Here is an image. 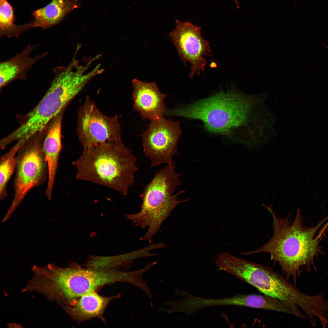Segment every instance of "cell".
Segmentation results:
<instances>
[{
    "label": "cell",
    "instance_id": "obj_23",
    "mask_svg": "<svg viewBox=\"0 0 328 328\" xmlns=\"http://www.w3.org/2000/svg\"><path fill=\"white\" fill-rule=\"evenodd\" d=\"M326 47L327 48V49H328V47H327V46H326Z\"/></svg>",
    "mask_w": 328,
    "mask_h": 328
},
{
    "label": "cell",
    "instance_id": "obj_14",
    "mask_svg": "<svg viewBox=\"0 0 328 328\" xmlns=\"http://www.w3.org/2000/svg\"><path fill=\"white\" fill-rule=\"evenodd\" d=\"M119 296H104L96 291L85 294L79 298L71 305H61L66 312L74 320L79 323L95 317L105 320L103 314L107 306L113 299Z\"/></svg>",
    "mask_w": 328,
    "mask_h": 328
},
{
    "label": "cell",
    "instance_id": "obj_4",
    "mask_svg": "<svg viewBox=\"0 0 328 328\" xmlns=\"http://www.w3.org/2000/svg\"><path fill=\"white\" fill-rule=\"evenodd\" d=\"M220 270L231 274L252 285L265 295L280 300L305 314L315 308L317 299L302 293L286 279L270 268L233 256L226 252L219 254L216 260Z\"/></svg>",
    "mask_w": 328,
    "mask_h": 328
},
{
    "label": "cell",
    "instance_id": "obj_20",
    "mask_svg": "<svg viewBox=\"0 0 328 328\" xmlns=\"http://www.w3.org/2000/svg\"><path fill=\"white\" fill-rule=\"evenodd\" d=\"M20 148L15 144L10 150L0 158V199L3 200L7 195L8 183L16 169V156Z\"/></svg>",
    "mask_w": 328,
    "mask_h": 328
},
{
    "label": "cell",
    "instance_id": "obj_3",
    "mask_svg": "<svg viewBox=\"0 0 328 328\" xmlns=\"http://www.w3.org/2000/svg\"><path fill=\"white\" fill-rule=\"evenodd\" d=\"M136 161L121 140L83 150L73 165L77 179L101 185L125 195L134 181L138 170Z\"/></svg>",
    "mask_w": 328,
    "mask_h": 328
},
{
    "label": "cell",
    "instance_id": "obj_9",
    "mask_svg": "<svg viewBox=\"0 0 328 328\" xmlns=\"http://www.w3.org/2000/svg\"><path fill=\"white\" fill-rule=\"evenodd\" d=\"M77 121V134L83 150L121 140L118 116L104 114L88 97L78 111Z\"/></svg>",
    "mask_w": 328,
    "mask_h": 328
},
{
    "label": "cell",
    "instance_id": "obj_22",
    "mask_svg": "<svg viewBox=\"0 0 328 328\" xmlns=\"http://www.w3.org/2000/svg\"><path fill=\"white\" fill-rule=\"evenodd\" d=\"M139 273H140V272H139ZM140 279H141V278H140ZM139 283H138V284H139ZM138 284L137 285H138Z\"/></svg>",
    "mask_w": 328,
    "mask_h": 328
},
{
    "label": "cell",
    "instance_id": "obj_18",
    "mask_svg": "<svg viewBox=\"0 0 328 328\" xmlns=\"http://www.w3.org/2000/svg\"><path fill=\"white\" fill-rule=\"evenodd\" d=\"M32 23L22 25L15 23L13 8L7 0H0V37L6 36L19 39L25 31L31 29Z\"/></svg>",
    "mask_w": 328,
    "mask_h": 328
},
{
    "label": "cell",
    "instance_id": "obj_5",
    "mask_svg": "<svg viewBox=\"0 0 328 328\" xmlns=\"http://www.w3.org/2000/svg\"><path fill=\"white\" fill-rule=\"evenodd\" d=\"M53 71V78L43 97L11 133L14 140L26 142L43 131L49 122L63 111L86 85L82 74L70 67H57Z\"/></svg>",
    "mask_w": 328,
    "mask_h": 328
},
{
    "label": "cell",
    "instance_id": "obj_25",
    "mask_svg": "<svg viewBox=\"0 0 328 328\" xmlns=\"http://www.w3.org/2000/svg\"><path fill=\"white\" fill-rule=\"evenodd\" d=\"M139 272H140V271H139ZM139 283L138 284H139Z\"/></svg>",
    "mask_w": 328,
    "mask_h": 328
},
{
    "label": "cell",
    "instance_id": "obj_16",
    "mask_svg": "<svg viewBox=\"0 0 328 328\" xmlns=\"http://www.w3.org/2000/svg\"><path fill=\"white\" fill-rule=\"evenodd\" d=\"M79 6L77 0H52L46 6L32 12L34 19L31 22L32 28L47 29L56 26L68 14Z\"/></svg>",
    "mask_w": 328,
    "mask_h": 328
},
{
    "label": "cell",
    "instance_id": "obj_19",
    "mask_svg": "<svg viewBox=\"0 0 328 328\" xmlns=\"http://www.w3.org/2000/svg\"><path fill=\"white\" fill-rule=\"evenodd\" d=\"M136 257V254L134 251L114 256L91 255L84 265L86 268L97 270L115 269L118 267L131 262Z\"/></svg>",
    "mask_w": 328,
    "mask_h": 328
},
{
    "label": "cell",
    "instance_id": "obj_6",
    "mask_svg": "<svg viewBox=\"0 0 328 328\" xmlns=\"http://www.w3.org/2000/svg\"><path fill=\"white\" fill-rule=\"evenodd\" d=\"M180 176L176 170L174 162L159 170L141 194L142 202L140 211L125 215L135 226L148 227L145 234L146 238L152 239L173 210L191 198L179 200L178 196L184 192L183 190L174 194L180 184Z\"/></svg>",
    "mask_w": 328,
    "mask_h": 328
},
{
    "label": "cell",
    "instance_id": "obj_2",
    "mask_svg": "<svg viewBox=\"0 0 328 328\" xmlns=\"http://www.w3.org/2000/svg\"><path fill=\"white\" fill-rule=\"evenodd\" d=\"M130 277V272L84 268L75 263L65 268L50 264L38 269L36 287L37 291L49 301L71 305L85 294L106 285L128 282Z\"/></svg>",
    "mask_w": 328,
    "mask_h": 328
},
{
    "label": "cell",
    "instance_id": "obj_17",
    "mask_svg": "<svg viewBox=\"0 0 328 328\" xmlns=\"http://www.w3.org/2000/svg\"><path fill=\"white\" fill-rule=\"evenodd\" d=\"M184 298L175 302L176 311L190 315L203 308L208 307L222 306H238V295L221 298H207L201 297L184 292Z\"/></svg>",
    "mask_w": 328,
    "mask_h": 328
},
{
    "label": "cell",
    "instance_id": "obj_1",
    "mask_svg": "<svg viewBox=\"0 0 328 328\" xmlns=\"http://www.w3.org/2000/svg\"><path fill=\"white\" fill-rule=\"evenodd\" d=\"M267 207L273 218V235L260 248L244 254H269L272 259L280 265L286 278H292L296 282L303 269L309 272L314 267L315 259L322 253L319 245L321 236L316 235L326 219L315 226H306L300 209H297L291 222L289 214L280 218L270 207Z\"/></svg>",
    "mask_w": 328,
    "mask_h": 328
},
{
    "label": "cell",
    "instance_id": "obj_10",
    "mask_svg": "<svg viewBox=\"0 0 328 328\" xmlns=\"http://www.w3.org/2000/svg\"><path fill=\"white\" fill-rule=\"evenodd\" d=\"M182 133L179 121L162 116L151 120L141 135L143 152L150 160L151 167L173 163V156L179 153L177 144Z\"/></svg>",
    "mask_w": 328,
    "mask_h": 328
},
{
    "label": "cell",
    "instance_id": "obj_13",
    "mask_svg": "<svg viewBox=\"0 0 328 328\" xmlns=\"http://www.w3.org/2000/svg\"><path fill=\"white\" fill-rule=\"evenodd\" d=\"M63 111L53 118L46 128L43 149L47 162L48 176L45 192L47 197H52L62 147L61 127Z\"/></svg>",
    "mask_w": 328,
    "mask_h": 328
},
{
    "label": "cell",
    "instance_id": "obj_7",
    "mask_svg": "<svg viewBox=\"0 0 328 328\" xmlns=\"http://www.w3.org/2000/svg\"><path fill=\"white\" fill-rule=\"evenodd\" d=\"M247 112V104L243 95L231 89L169 111V113L201 120L209 132L226 135L243 124Z\"/></svg>",
    "mask_w": 328,
    "mask_h": 328
},
{
    "label": "cell",
    "instance_id": "obj_12",
    "mask_svg": "<svg viewBox=\"0 0 328 328\" xmlns=\"http://www.w3.org/2000/svg\"><path fill=\"white\" fill-rule=\"evenodd\" d=\"M132 84L134 110L144 119L152 120L162 116L165 111L164 100L166 95L160 92L156 83L134 79Z\"/></svg>",
    "mask_w": 328,
    "mask_h": 328
},
{
    "label": "cell",
    "instance_id": "obj_8",
    "mask_svg": "<svg viewBox=\"0 0 328 328\" xmlns=\"http://www.w3.org/2000/svg\"><path fill=\"white\" fill-rule=\"evenodd\" d=\"M42 133L29 139L17 154L14 195L5 216L6 219H8L31 190L43 184L48 179V167L43 149L44 136H42Z\"/></svg>",
    "mask_w": 328,
    "mask_h": 328
},
{
    "label": "cell",
    "instance_id": "obj_24",
    "mask_svg": "<svg viewBox=\"0 0 328 328\" xmlns=\"http://www.w3.org/2000/svg\"><path fill=\"white\" fill-rule=\"evenodd\" d=\"M141 271H142V270H141ZM140 285H141V284H140ZM140 285H139V286H140Z\"/></svg>",
    "mask_w": 328,
    "mask_h": 328
},
{
    "label": "cell",
    "instance_id": "obj_21",
    "mask_svg": "<svg viewBox=\"0 0 328 328\" xmlns=\"http://www.w3.org/2000/svg\"><path fill=\"white\" fill-rule=\"evenodd\" d=\"M140 271V273H141L142 272V271H141V270L140 271ZM140 280H141V279H140ZM139 284L138 285V286H139V285H140V283H139Z\"/></svg>",
    "mask_w": 328,
    "mask_h": 328
},
{
    "label": "cell",
    "instance_id": "obj_15",
    "mask_svg": "<svg viewBox=\"0 0 328 328\" xmlns=\"http://www.w3.org/2000/svg\"><path fill=\"white\" fill-rule=\"evenodd\" d=\"M37 45H28L19 53L8 60L0 63V87L2 88L16 79L26 80L27 71L36 62L46 56L48 52L34 57L30 56Z\"/></svg>",
    "mask_w": 328,
    "mask_h": 328
},
{
    "label": "cell",
    "instance_id": "obj_11",
    "mask_svg": "<svg viewBox=\"0 0 328 328\" xmlns=\"http://www.w3.org/2000/svg\"><path fill=\"white\" fill-rule=\"evenodd\" d=\"M176 24L175 29L167 36L175 46L181 60L184 63L186 61L190 63V78L196 73L200 75L207 64L203 56L211 52L209 43L202 37L200 27L188 21L178 20H176Z\"/></svg>",
    "mask_w": 328,
    "mask_h": 328
}]
</instances>
